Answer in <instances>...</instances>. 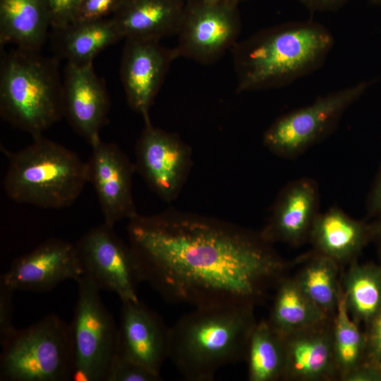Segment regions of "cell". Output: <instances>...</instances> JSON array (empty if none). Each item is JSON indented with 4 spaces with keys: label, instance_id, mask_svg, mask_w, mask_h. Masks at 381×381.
Masks as SVG:
<instances>
[{
    "label": "cell",
    "instance_id": "15",
    "mask_svg": "<svg viewBox=\"0 0 381 381\" xmlns=\"http://www.w3.org/2000/svg\"><path fill=\"white\" fill-rule=\"evenodd\" d=\"M63 109L75 131L90 145L99 138L107 122L110 100L104 81L93 64L67 63L63 77Z\"/></svg>",
    "mask_w": 381,
    "mask_h": 381
},
{
    "label": "cell",
    "instance_id": "29",
    "mask_svg": "<svg viewBox=\"0 0 381 381\" xmlns=\"http://www.w3.org/2000/svg\"><path fill=\"white\" fill-rule=\"evenodd\" d=\"M123 0H81L75 21H92L110 18Z\"/></svg>",
    "mask_w": 381,
    "mask_h": 381
},
{
    "label": "cell",
    "instance_id": "14",
    "mask_svg": "<svg viewBox=\"0 0 381 381\" xmlns=\"http://www.w3.org/2000/svg\"><path fill=\"white\" fill-rule=\"evenodd\" d=\"M83 276L75 244L52 238L16 258L0 282L13 290L47 292L61 282Z\"/></svg>",
    "mask_w": 381,
    "mask_h": 381
},
{
    "label": "cell",
    "instance_id": "22",
    "mask_svg": "<svg viewBox=\"0 0 381 381\" xmlns=\"http://www.w3.org/2000/svg\"><path fill=\"white\" fill-rule=\"evenodd\" d=\"M56 35V50L67 63L76 65L93 64L102 51L123 37L111 17L92 21H74Z\"/></svg>",
    "mask_w": 381,
    "mask_h": 381
},
{
    "label": "cell",
    "instance_id": "7",
    "mask_svg": "<svg viewBox=\"0 0 381 381\" xmlns=\"http://www.w3.org/2000/svg\"><path fill=\"white\" fill-rule=\"evenodd\" d=\"M77 282L78 298L70 325L75 354L73 378L105 381L117 351L118 327L95 284L85 276Z\"/></svg>",
    "mask_w": 381,
    "mask_h": 381
},
{
    "label": "cell",
    "instance_id": "37",
    "mask_svg": "<svg viewBox=\"0 0 381 381\" xmlns=\"http://www.w3.org/2000/svg\"><path fill=\"white\" fill-rule=\"evenodd\" d=\"M372 4L381 5V0H369Z\"/></svg>",
    "mask_w": 381,
    "mask_h": 381
},
{
    "label": "cell",
    "instance_id": "24",
    "mask_svg": "<svg viewBox=\"0 0 381 381\" xmlns=\"http://www.w3.org/2000/svg\"><path fill=\"white\" fill-rule=\"evenodd\" d=\"M341 274V287L351 317L365 328L381 309V264L349 265Z\"/></svg>",
    "mask_w": 381,
    "mask_h": 381
},
{
    "label": "cell",
    "instance_id": "1",
    "mask_svg": "<svg viewBox=\"0 0 381 381\" xmlns=\"http://www.w3.org/2000/svg\"><path fill=\"white\" fill-rule=\"evenodd\" d=\"M127 234L142 282L171 303L255 307L290 266L261 231L195 213L138 214Z\"/></svg>",
    "mask_w": 381,
    "mask_h": 381
},
{
    "label": "cell",
    "instance_id": "20",
    "mask_svg": "<svg viewBox=\"0 0 381 381\" xmlns=\"http://www.w3.org/2000/svg\"><path fill=\"white\" fill-rule=\"evenodd\" d=\"M186 0H123L111 16L123 39L176 35Z\"/></svg>",
    "mask_w": 381,
    "mask_h": 381
},
{
    "label": "cell",
    "instance_id": "11",
    "mask_svg": "<svg viewBox=\"0 0 381 381\" xmlns=\"http://www.w3.org/2000/svg\"><path fill=\"white\" fill-rule=\"evenodd\" d=\"M135 168L150 189L171 202L179 196L191 166V150L178 135L154 126L150 119L135 145Z\"/></svg>",
    "mask_w": 381,
    "mask_h": 381
},
{
    "label": "cell",
    "instance_id": "8",
    "mask_svg": "<svg viewBox=\"0 0 381 381\" xmlns=\"http://www.w3.org/2000/svg\"><path fill=\"white\" fill-rule=\"evenodd\" d=\"M373 82L362 81L329 93L280 116L265 132V146L283 157L298 156L329 133Z\"/></svg>",
    "mask_w": 381,
    "mask_h": 381
},
{
    "label": "cell",
    "instance_id": "26",
    "mask_svg": "<svg viewBox=\"0 0 381 381\" xmlns=\"http://www.w3.org/2000/svg\"><path fill=\"white\" fill-rule=\"evenodd\" d=\"M245 361L250 381L282 380L285 345L282 335L267 320L257 322L250 333Z\"/></svg>",
    "mask_w": 381,
    "mask_h": 381
},
{
    "label": "cell",
    "instance_id": "25",
    "mask_svg": "<svg viewBox=\"0 0 381 381\" xmlns=\"http://www.w3.org/2000/svg\"><path fill=\"white\" fill-rule=\"evenodd\" d=\"M302 265L294 277L305 294L330 319L337 311L341 266L315 251L301 258Z\"/></svg>",
    "mask_w": 381,
    "mask_h": 381
},
{
    "label": "cell",
    "instance_id": "33",
    "mask_svg": "<svg viewBox=\"0 0 381 381\" xmlns=\"http://www.w3.org/2000/svg\"><path fill=\"white\" fill-rule=\"evenodd\" d=\"M342 381H381V371L363 362L346 375Z\"/></svg>",
    "mask_w": 381,
    "mask_h": 381
},
{
    "label": "cell",
    "instance_id": "35",
    "mask_svg": "<svg viewBox=\"0 0 381 381\" xmlns=\"http://www.w3.org/2000/svg\"><path fill=\"white\" fill-rule=\"evenodd\" d=\"M349 0H301L309 9L314 11L334 10L341 6Z\"/></svg>",
    "mask_w": 381,
    "mask_h": 381
},
{
    "label": "cell",
    "instance_id": "13",
    "mask_svg": "<svg viewBox=\"0 0 381 381\" xmlns=\"http://www.w3.org/2000/svg\"><path fill=\"white\" fill-rule=\"evenodd\" d=\"M121 63V79L129 107L150 120L149 111L168 69L178 58L175 48L159 40L126 38Z\"/></svg>",
    "mask_w": 381,
    "mask_h": 381
},
{
    "label": "cell",
    "instance_id": "27",
    "mask_svg": "<svg viewBox=\"0 0 381 381\" xmlns=\"http://www.w3.org/2000/svg\"><path fill=\"white\" fill-rule=\"evenodd\" d=\"M341 282V281H340ZM333 348L339 380L364 362L366 339L364 330L351 317L341 287L332 321Z\"/></svg>",
    "mask_w": 381,
    "mask_h": 381
},
{
    "label": "cell",
    "instance_id": "28",
    "mask_svg": "<svg viewBox=\"0 0 381 381\" xmlns=\"http://www.w3.org/2000/svg\"><path fill=\"white\" fill-rule=\"evenodd\" d=\"M156 374L123 355L116 353L110 363L105 381H158Z\"/></svg>",
    "mask_w": 381,
    "mask_h": 381
},
{
    "label": "cell",
    "instance_id": "3",
    "mask_svg": "<svg viewBox=\"0 0 381 381\" xmlns=\"http://www.w3.org/2000/svg\"><path fill=\"white\" fill-rule=\"evenodd\" d=\"M256 322L252 306L195 308L169 327V358L187 380H213L222 367L246 359Z\"/></svg>",
    "mask_w": 381,
    "mask_h": 381
},
{
    "label": "cell",
    "instance_id": "6",
    "mask_svg": "<svg viewBox=\"0 0 381 381\" xmlns=\"http://www.w3.org/2000/svg\"><path fill=\"white\" fill-rule=\"evenodd\" d=\"M0 380L66 381L75 354L70 325L55 314L17 329L2 345Z\"/></svg>",
    "mask_w": 381,
    "mask_h": 381
},
{
    "label": "cell",
    "instance_id": "19",
    "mask_svg": "<svg viewBox=\"0 0 381 381\" xmlns=\"http://www.w3.org/2000/svg\"><path fill=\"white\" fill-rule=\"evenodd\" d=\"M309 239L314 251L342 266L356 260L363 248L373 240V226L334 207L318 213Z\"/></svg>",
    "mask_w": 381,
    "mask_h": 381
},
{
    "label": "cell",
    "instance_id": "16",
    "mask_svg": "<svg viewBox=\"0 0 381 381\" xmlns=\"http://www.w3.org/2000/svg\"><path fill=\"white\" fill-rule=\"evenodd\" d=\"M121 301L116 352L160 375L169 358V327L139 299Z\"/></svg>",
    "mask_w": 381,
    "mask_h": 381
},
{
    "label": "cell",
    "instance_id": "9",
    "mask_svg": "<svg viewBox=\"0 0 381 381\" xmlns=\"http://www.w3.org/2000/svg\"><path fill=\"white\" fill-rule=\"evenodd\" d=\"M238 2L186 0L176 32L178 41L174 48L178 56L209 64L232 49L241 29Z\"/></svg>",
    "mask_w": 381,
    "mask_h": 381
},
{
    "label": "cell",
    "instance_id": "30",
    "mask_svg": "<svg viewBox=\"0 0 381 381\" xmlns=\"http://www.w3.org/2000/svg\"><path fill=\"white\" fill-rule=\"evenodd\" d=\"M15 290L0 282V343L2 345L17 331L13 324Z\"/></svg>",
    "mask_w": 381,
    "mask_h": 381
},
{
    "label": "cell",
    "instance_id": "39",
    "mask_svg": "<svg viewBox=\"0 0 381 381\" xmlns=\"http://www.w3.org/2000/svg\"><path fill=\"white\" fill-rule=\"evenodd\" d=\"M236 1H239L240 0H236Z\"/></svg>",
    "mask_w": 381,
    "mask_h": 381
},
{
    "label": "cell",
    "instance_id": "32",
    "mask_svg": "<svg viewBox=\"0 0 381 381\" xmlns=\"http://www.w3.org/2000/svg\"><path fill=\"white\" fill-rule=\"evenodd\" d=\"M81 0H47L51 28L60 29L75 21Z\"/></svg>",
    "mask_w": 381,
    "mask_h": 381
},
{
    "label": "cell",
    "instance_id": "10",
    "mask_svg": "<svg viewBox=\"0 0 381 381\" xmlns=\"http://www.w3.org/2000/svg\"><path fill=\"white\" fill-rule=\"evenodd\" d=\"M83 276L99 290L116 294L121 301L138 300L142 282L137 260L129 243L104 223L84 234L75 244Z\"/></svg>",
    "mask_w": 381,
    "mask_h": 381
},
{
    "label": "cell",
    "instance_id": "23",
    "mask_svg": "<svg viewBox=\"0 0 381 381\" xmlns=\"http://www.w3.org/2000/svg\"><path fill=\"white\" fill-rule=\"evenodd\" d=\"M268 319L282 336L320 323L329 318L302 291L294 277H283L275 286Z\"/></svg>",
    "mask_w": 381,
    "mask_h": 381
},
{
    "label": "cell",
    "instance_id": "2",
    "mask_svg": "<svg viewBox=\"0 0 381 381\" xmlns=\"http://www.w3.org/2000/svg\"><path fill=\"white\" fill-rule=\"evenodd\" d=\"M334 43L331 32L312 20L261 30L232 47L236 92L276 88L317 70Z\"/></svg>",
    "mask_w": 381,
    "mask_h": 381
},
{
    "label": "cell",
    "instance_id": "21",
    "mask_svg": "<svg viewBox=\"0 0 381 381\" xmlns=\"http://www.w3.org/2000/svg\"><path fill=\"white\" fill-rule=\"evenodd\" d=\"M51 18L47 0H0V44L40 52Z\"/></svg>",
    "mask_w": 381,
    "mask_h": 381
},
{
    "label": "cell",
    "instance_id": "31",
    "mask_svg": "<svg viewBox=\"0 0 381 381\" xmlns=\"http://www.w3.org/2000/svg\"><path fill=\"white\" fill-rule=\"evenodd\" d=\"M364 332L366 339L364 362L381 371V309Z\"/></svg>",
    "mask_w": 381,
    "mask_h": 381
},
{
    "label": "cell",
    "instance_id": "17",
    "mask_svg": "<svg viewBox=\"0 0 381 381\" xmlns=\"http://www.w3.org/2000/svg\"><path fill=\"white\" fill-rule=\"evenodd\" d=\"M319 190L315 181L298 179L285 186L278 195L270 217L261 231L274 243L298 246L309 239L318 214Z\"/></svg>",
    "mask_w": 381,
    "mask_h": 381
},
{
    "label": "cell",
    "instance_id": "12",
    "mask_svg": "<svg viewBox=\"0 0 381 381\" xmlns=\"http://www.w3.org/2000/svg\"><path fill=\"white\" fill-rule=\"evenodd\" d=\"M90 145L88 182L96 193L104 223L114 227L118 222L138 214L132 190L135 164L114 143L99 138Z\"/></svg>",
    "mask_w": 381,
    "mask_h": 381
},
{
    "label": "cell",
    "instance_id": "18",
    "mask_svg": "<svg viewBox=\"0 0 381 381\" xmlns=\"http://www.w3.org/2000/svg\"><path fill=\"white\" fill-rule=\"evenodd\" d=\"M332 320L283 336L285 365L282 380H339Z\"/></svg>",
    "mask_w": 381,
    "mask_h": 381
},
{
    "label": "cell",
    "instance_id": "34",
    "mask_svg": "<svg viewBox=\"0 0 381 381\" xmlns=\"http://www.w3.org/2000/svg\"><path fill=\"white\" fill-rule=\"evenodd\" d=\"M367 211L371 217H381V169L368 195Z\"/></svg>",
    "mask_w": 381,
    "mask_h": 381
},
{
    "label": "cell",
    "instance_id": "5",
    "mask_svg": "<svg viewBox=\"0 0 381 381\" xmlns=\"http://www.w3.org/2000/svg\"><path fill=\"white\" fill-rule=\"evenodd\" d=\"M59 59L16 47L0 66V116L32 138L64 116Z\"/></svg>",
    "mask_w": 381,
    "mask_h": 381
},
{
    "label": "cell",
    "instance_id": "4",
    "mask_svg": "<svg viewBox=\"0 0 381 381\" xmlns=\"http://www.w3.org/2000/svg\"><path fill=\"white\" fill-rule=\"evenodd\" d=\"M1 151L7 159L4 189L16 203L54 210L68 207L88 182L87 162L43 135L21 150L1 146Z\"/></svg>",
    "mask_w": 381,
    "mask_h": 381
},
{
    "label": "cell",
    "instance_id": "38",
    "mask_svg": "<svg viewBox=\"0 0 381 381\" xmlns=\"http://www.w3.org/2000/svg\"><path fill=\"white\" fill-rule=\"evenodd\" d=\"M203 1H205L206 2H208V3H215V2H218V1H219L221 0H203Z\"/></svg>",
    "mask_w": 381,
    "mask_h": 381
},
{
    "label": "cell",
    "instance_id": "36",
    "mask_svg": "<svg viewBox=\"0 0 381 381\" xmlns=\"http://www.w3.org/2000/svg\"><path fill=\"white\" fill-rule=\"evenodd\" d=\"M373 226V240L377 243L378 255L381 262V217L372 224ZM381 264V263H380Z\"/></svg>",
    "mask_w": 381,
    "mask_h": 381
}]
</instances>
